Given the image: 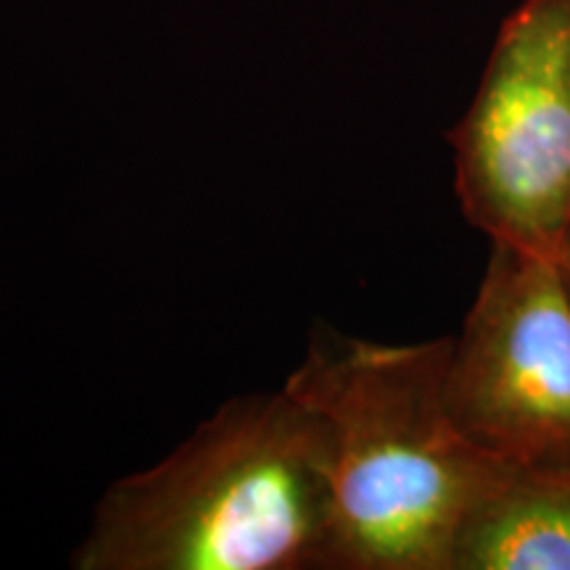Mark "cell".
Here are the masks:
<instances>
[{"label":"cell","mask_w":570,"mask_h":570,"mask_svg":"<svg viewBox=\"0 0 570 570\" xmlns=\"http://www.w3.org/2000/svg\"><path fill=\"white\" fill-rule=\"evenodd\" d=\"M452 570H570V468H508L460 533Z\"/></svg>","instance_id":"5"},{"label":"cell","mask_w":570,"mask_h":570,"mask_svg":"<svg viewBox=\"0 0 570 570\" xmlns=\"http://www.w3.org/2000/svg\"><path fill=\"white\" fill-rule=\"evenodd\" d=\"M452 338L312 344L285 391L331 428L336 570H452L460 533L510 465L446 402Z\"/></svg>","instance_id":"2"},{"label":"cell","mask_w":570,"mask_h":570,"mask_svg":"<svg viewBox=\"0 0 570 570\" xmlns=\"http://www.w3.org/2000/svg\"><path fill=\"white\" fill-rule=\"evenodd\" d=\"M462 433L510 468H570V288L554 254L491 244L446 367Z\"/></svg>","instance_id":"4"},{"label":"cell","mask_w":570,"mask_h":570,"mask_svg":"<svg viewBox=\"0 0 570 570\" xmlns=\"http://www.w3.org/2000/svg\"><path fill=\"white\" fill-rule=\"evenodd\" d=\"M558 259H560L562 275H566V283H568V288H570V230H568V235H566V240H562V246H560V254H558Z\"/></svg>","instance_id":"6"},{"label":"cell","mask_w":570,"mask_h":570,"mask_svg":"<svg viewBox=\"0 0 570 570\" xmlns=\"http://www.w3.org/2000/svg\"><path fill=\"white\" fill-rule=\"evenodd\" d=\"M449 140L468 223L491 244L558 256L570 230V0H523L504 19Z\"/></svg>","instance_id":"3"},{"label":"cell","mask_w":570,"mask_h":570,"mask_svg":"<svg viewBox=\"0 0 570 570\" xmlns=\"http://www.w3.org/2000/svg\"><path fill=\"white\" fill-rule=\"evenodd\" d=\"M77 570H336L333 441L291 391L227 402L106 491Z\"/></svg>","instance_id":"1"}]
</instances>
